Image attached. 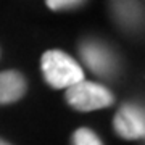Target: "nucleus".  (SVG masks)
I'll return each mask as SVG.
<instances>
[{"label": "nucleus", "instance_id": "nucleus-1", "mask_svg": "<svg viewBox=\"0 0 145 145\" xmlns=\"http://www.w3.org/2000/svg\"><path fill=\"white\" fill-rule=\"evenodd\" d=\"M40 68L44 79L53 89L71 87L84 79V69L71 55L63 50H47L42 55Z\"/></svg>", "mask_w": 145, "mask_h": 145}, {"label": "nucleus", "instance_id": "nucleus-2", "mask_svg": "<svg viewBox=\"0 0 145 145\" xmlns=\"http://www.w3.org/2000/svg\"><path fill=\"white\" fill-rule=\"evenodd\" d=\"M79 55L90 72L102 79H114L121 71V60L113 47L100 39H84L79 45Z\"/></svg>", "mask_w": 145, "mask_h": 145}, {"label": "nucleus", "instance_id": "nucleus-3", "mask_svg": "<svg viewBox=\"0 0 145 145\" xmlns=\"http://www.w3.org/2000/svg\"><path fill=\"white\" fill-rule=\"evenodd\" d=\"M65 97L69 106L84 113L108 108L114 102V95L108 87L87 79H82L78 84L68 87L65 90Z\"/></svg>", "mask_w": 145, "mask_h": 145}, {"label": "nucleus", "instance_id": "nucleus-4", "mask_svg": "<svg viewBox=\"0 0 145 145\" xmlns=\"http://www.w3.org/2000/svg\"><path fill=\"white\" fill-rule=\"evenodd\" d=\"M113 127L119 137L126 140H139L145 135V113L137 103H124L116 111Z\"/></svg>", "mask_w": 145, "mask_h": 145}, {"label": "nucleus", "instance_id": "nucleus-5", "mask_svg": "<svg viewBox=\"0 0 145 145\" xmlns=\"http://www.w3.org/2000/svg\"><path fill=\"white\" fill-rule=\"evenodd\" d=\"M111 15L124 32H137L144 24L142 0H110Z\"/></svg>", "mask_w": 145, "mask_h": 145}, {"label": "nucleus", "instance_id": "nucleus-6", "mask_svg": "<svg viewBox=\"0 0 145 145\" xmlns=\"http://www.w3.org/2000/svg\"><path fill=\"white\" fill-rule=\"evenodd\" d=\"M27 89L26 78L18 71L0 72V105H10L24 97Z\"/></svg>", "mask_w": 145, "mask_h": 145}, {"label": "nucleus", "instance_id": "nucleus-7", "mask_svg": "<svg viewBox=\"0 0 145 145\" xmlns=\"http://www.w3.org/2000/svg\"><path fill=\"white\" fill-rule=\"evenodd\" d=\"M72 145H103L100 137L89 127H79L72 134Z\"/></svg>", "mask_w": 145, "mask_h": 145}, {"label": "nucleus", "instance_id": "nucleus-8", "mask_svg": "<svg viewBox=\"0 0 145 145\" xmlns=\"http://www.w3.org/2000/svg\"><path fill=\"white\" fill-rule=\"evenodd\" d=\"M87 0H45V5L53 11H66L82 7Z\"/></svg>", "mask_w": 145, "mask_h": 145}, {"label": "nucleus", "instance_id": "nucleus-9", "mask_svg": "<svg viewBox=\"0 0 145 145\" xmlns=\"http://www.w3.org/2000/svg\"><path fill=\"white\" fill-rule=\"evenodd\" d=\"M0 145H11V144H8V142H5L3 139H0Z\"/></svg>", "mask_w": 145, "mask_h": 145}]
</instances>
